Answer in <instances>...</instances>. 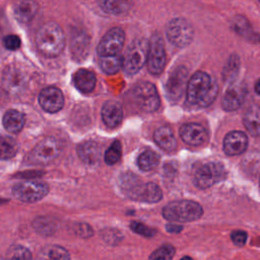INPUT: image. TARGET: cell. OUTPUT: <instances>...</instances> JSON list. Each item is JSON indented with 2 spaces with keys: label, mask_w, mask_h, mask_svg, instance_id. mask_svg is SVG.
<instances>
[{
  "label": "cell",
  "mask_w": 260,
  "mask_h": 260,
  "mask_svg": "<svg viewBox=\"0 0 260 260\" xmlns=\"http://www.w3.org/2000/svg\"><path fill=\"white\" fill-rule=\"evenodd\" d=\"M122 154V147L119 140H115L105 153V161L108 165L116 164Z\"/></svg>",
  "instance_id": "32"
},
{
  "label": "cell",
  "mask_w": 260,
  "mask_h": 260,
  "mask_svg": "<svg viewBox=\"0 0 260 260\" xmlns=\"http://www.w3.org/2000/svg\"><path fill=\"white\" fill-rule=\"evenodd\" d=\"M244 125L249 133L253 136L260 135V107L257 105L250 106L244 114Z\"/></svg>",
  "instance_id": "24"
},
{
  "label": "cell",
  "mask_w": 260,
  "mask_h": 260,
  "mask_svg": "<svg viewBox=\"0 0 260 260\" xmlns=\"http://www.w3.org/2000/svg\"><path fill=\"white\" fill-rule=\"evenodd\" d=\"M36 45L43 55L58 56L65 46V35L62 27L55 21L44 23L36 34Z\"/></svg>",
  "instance_id": "2"
},
{
  "label": "cell",
  "mask_w": 260,
  "mask_h": 260,
  "mask_svg": "<svg viewBox=\"0 0 260 260\" xmlns=\"http://www.w3.org/2000/svg\"><path fill=\"white\" fill-rule=\"evenodd\" d=\"M133 100L136 105L144 112L151 113L159 107V96L155 86L150 82H141L134 86Z\"/></svg>",
  "instance_id": "7"
},
{
  "label": "cell",
  "mask_w": 260,
  "mask_h": 260,
  "mask_svg": "<svg viewBox=\"0 0 260 260\" xmlns=\"http://www.w3.org/2000/svg\"><path fill=\"white\" fill-rule=\"evenodd\" d=\"M99 7L106 13L119 15L127 12L131 6V0H99Z\"/></svg>",
  "instance_id": "25"
},
{
  "label": "cell",
  "mask_w": 260,
  "mask_h": 260,
  "mask_svg": "<svg viewBox=\"0 0 260 260\" xmlns=\"http://www.w3.org/2000/svg\"><path fill=\"white\" fill-rule=\"evenodd\" d=\"M100 67L107 74H115L123 67V58L118 55L100 57Z\"/></svg>",
  "instance_id": "29"
},
{
  "label": "cell",
  "mask_w": 260,
  "mask_h": 260,
  "mask_svg": "<svg viewBox=\"0 0 260 260\" xmlns=\"http://www.w3.org/2000/svg\"><path fill=\"white\" fill-rule=\"evenodd\" d=\"M35 229L39 232V233H42V234H52L54 231H55V223L52 219H49V218H44V217H41V218H38L35 223Z\"/></svg>",
  "instance_id": "34"
},
{
  "label": "cell",
  "mask_w": 260,
  "mask_h": 260,
  "mask_svg": "<svg viewBox=\"0 0 260 260\" xmlns=\"http://www.w3.org/2000/svg\"><path fill=\"white\" fill-rule=\"evenodd\" d=\"M39 103L44 111L48 113H56L63 108L64 96L58 87L49 86L40 92Z\"/></svg>",
  "instance_id": "15"
},
{
  "label": "cell",
  "mask_w": 260,
  "mask_h": 260,
  "mask_svg": "<svg viewBox=\"0 0 260 260\" xmlns=\"http://www.w3.org/2000/svg\"><path fill=\"white\" fill-rule=\"evenodd\" d=\"M187 78H188V70L184 66H179L175 68L170 74L166 89L168 98L172 102H177L182 96L184 90L187 87Z\"/></svg>",
  "instance_id": "13"
},
{
  "label": "cell",
  "mask_w": 260,
  "mask_h": 260,
  "mask_svg": "<svg viewBox=\"0 0 260 260\" xmlns=\"http://www.w3.org/2000/svg\"><path fill=\"white\" fill-rule=\"evenodd\" d=\"M147 69L153 75H159L166 65V51L162 38L158 34L152 35L148 42Z\"/></svg>",
  "instance_id": "9"
},
{
  "label": "cell",
  "mask_w": 260,
  "mask_h": 260,
  "mask_svg": "<svg viewBox=\"0 0 260 260\" xmlns=\"http://www.w3.org/2000/svg\"><path fill=\"white\" fill-rule=\"evenodd\" d=\"M95 82L96 78L94 73L88 69H78L73 75V83L75 87L83 93L92 91L95 86Z\"/></svg>",
  "instance_id": "20"
},
{
  "label": "cell",
  "mask_w": 260,
  "mask_h": 260,
  "mask_svg": "<svg viewBox=\"0 0 260 260\" xmlns=\"http://www.w3.org/2000/svg\"><path fill=\"white\" fill-rule=\"evenodd\" d=\"M77 154L83 162L93 165L100 160L101 148L100 145L92 140L84 141L78 145Z\"/></svg>",
  "instance_id": "22"
},
{
  "label": "cell",
  "mask_w": 260,
  "mask_h": 260,
  "mask_svg": "<svg viewBox=\"0 0 260 260\" xmlns=\"http://www.w3.org/2000/svg\"><path fill=\"white\" fill-rule=\"evenodd\" d=\"M134 178L133 175L131 178L130 175H126L122 180L121 188L128 197L146 203H155L161 199L162 193L158 185L152 182L143 184Z\"/></svg>",
  "instance_id": "3"
},
{
  "label": "cell",
  "mask_w": 260,
  "mask_h": 260,
  "mask_svg": "<svg viewBox=\"0 0 260 260\" xmlns=\"http://www.w3.org/2000/svg\"><path fill=\"white\" fill-rule=\"evenodd\" d=\"M259 183H260V180H259Z\"/></svg>",
  "instance_id": "44"
},
{
  "label": "cell",
  "mask_w": 260,
  "mask_h": 260,
  "mask_svg": "<svg viewBox=\"0 0 260 260\" xmlns=\"http://www.w3.org/2000/svg\"><path fill=\"white\" fill-rule=\"evenodd\" d=\"M75 233L82 238H88L92 235V229L86 223H78L75 225Z\"/></svg>",
  "instance_id": "41"
},
{
  "label": "cell",
  "mask_w": 260,
  "mask_h": 260,
  "mask_svg": "<svg viewBox=\"0 0 260 260\" xmlns=\"http://www.w3.org/2000/svg\"><path fill=\"white\" fill-rule=\"evenodd\" d=\"M130 228L131 230L138 234V235H141V236H144V237H153L154 234H155V231L146 226L145 224L141 223V222H138V221H132L131 224H130Z\"/></svg>",
  "instance_id": "36"
},
{
  "label": "cell",
  "mask_w": 260,
  "mask_h": 260,
  "mask_svg": "<svg viewBox=\"0 0 260 260\" xmlns=\"http://www.w3.org/2000/svg\"><path fill=\"white\" fill-rule=\"evenodd\" d=\"M38 10L39 4L36 0H18L14 5V15L20 22H29Z\"/></svg>",
  "instance_id": "21"
},
{
  "label": "cell",
  "mask_w": 260,
  "mask_h": 260,
  "mask_svg": "<svg viewBox=\"0 0 260 260\" xmlns=\"http://www.w3.org/2000/svg\"><path fill=\"white\" fill-rule=\"evenodd\" d=\"M125 42V34L122 28L114 27L106 32L100 41L96 52L100 57L118 55L123 49Z\"/></svg>",
  "instance_id": "12"
},
{
  "label": "cell",
  "mask_w": 260,
  "mask_h": 260,
  "mask_svg": "<svg viewBox=\"0 0 260 260\" xmlns=\"http://www.w3.org/2000/svg\"><path fill=\"white\" fill-rule=\"evenodd\" d=\"M247 238L248 235L246 232L244 231H235L231 234V239L234 242V244L238 245V246H242L247 242Z\"/></svg>",
  "instance_id": "40"
},
{
  "label": "cell",
  "mask_w": 260,
  "mask_h": 260,
  "mask_svg": "<svg viewBox=\"0 0 260 260\" xmlns=\"http://www.w3.org/2000/svg\"><path fill=\"white\" fill-rule=\"evenodd\" d=\"M222 145L225 154L238 155L247 149L248 137L242 131H232L225 135Z\"/></svg>",
  "instance_id": "17"
},
{
  "label": "cell",
  "mask_w": 260,
  "mask_h": 260,
  "mask_svg": "<svg viewBox=\"0 0 260 260\" xmlns=\"http://www.w3.org/2000/svg\"><path fill=\"white\" fill-rule=\"evenodd\" d=\"M175 255V248L172 245L166 244L161 247H159L158 249H156L155 251H153L150 255H149V259L151 260H168V259H172Z\"/></svg>",
  "instance_id": "33"
},
{
  "label": "cell",
  "mask_w": 260,
  "mask_h": 260,
  "mask_svg": "<svg viewBox=\"0 0 260 260\" xmlns=\"http://www.w3.org/2000/svg\"><path fill=\"white\" fill-rule=\"evenodd\" d=\"M247 93L246 86L243 83H235L231 85L221 101L222 108L225 111H235L237 110L244 102Z\"/></svg>",
  "instance_id": "18"
},
{
  "label": "cell",
  "mask_w": 260,
  "mask_h": 260,
  "mask_svg": "<svg viewBox=\"0 0 260 260\" xmlns=\"http://www.w3.org/2000/svg\"><path fill=\"white\" fill-rule=\"evenodd\" d=\"M166 229L170 233H179L182 230V226L181 225H176V224H167Z\"/></svg>",
  "instance_id": "42"
},
{
  "label": "cell",
  "mask_w": 260,
  "mask_h": 260,
  "mask_svg": "<svg viewBox=\"0 0 260 260\" xmlns=\"http://www.w3.org/2000/svg\"><path fill=\"white\" fill-rule=\"evenodd\" d=\"M155 143L166 151H173L177 146V140L173 130L169 126L157 128L153 134Z\"/></svg>",
  "instance_id": "23"
},
{
  "label": "cell",
  "mask_w": 260,
  "mask_h": 260,
  "mask_svg": "<svg viewBox=\"0 0 260 260\" xmlns=\"http://www.w3.org/2000/svg\"><path fill=\"white\" fill-rule=\"evenodd\" d=\"M18 151L17 141L10 136H0V159H9Z\"/></svg>",
  "instance_id": "30"
},
{
  "label": "cell",
  "mask_w": 260,
  "mask_h": 260,
  "mask_svg": "<svg viewBox=\"0 0 260 260\" xmlns=\"http://www.w3.org/2000/svg\"><path fill=\"white\" fill-rule=\"evenodd\" d=\"M47 256L50 259H69L70 255L69 253L62 247L59 246H53L51 247L48 252H47Z\"/></svg>",
  "instance_id": "38"
},
{
  "label": "cell",
  "mask_w": 260,
  "mask_h": 260,
  "mask_svg": "<svg viewBox=\"0 0 260 260\" xmlns=\"http://www.w3.org/2000/svg\"><path fill=\"white\" fill-rule=\"evenodd\" d=\"M168 40L175 46L183 48L189 45L193 39V28L184 18H174L166 28Z\"/></svg>",
  "instance_id": "10"
},
{
  "label": "cell",
  "mask_w": 260,
  "mask_h": 260,
  "mask_svg": "<svg viewBox=\"0 0 260 260\" xmlns=\"http://www.w3.org/2000/svg\"><path fill=\"white\" fill-rule=\"evenodd\" d=\"M102 119L109 128L117 127L123 118L122 106L116 101H108L102 108Z\"/></svg>",
  "instance_id": "19"
},
{
  "label": "cell",
  "mask_w": 260,
  "mask_h": 260,
  "mask_svg": "<svg viewBox=\"0 0 260 260\" xmlns=\"http://www.w3.org/2000/svg\"><path fill=\"white\" fill-rule=\"evenodd\" d=\"M217 92V83L206 72H195L187 82V101L192 105L207 107L214 101Z\"/></svg>",
  "instance_id": "1"
},
{
  "label": "cell",
  "mask_w": 260,
  "mask_h": 260,
  "mask_svg": "<svg viewBox=\"0 0 260 260\" xmlns=\"http://www.w3.org/2000/svg\"><path fill=\"white\" fill-rule=\"evenodd\" d=\"M182 140L193 146H199L207 140V131L198 123H186L180 129Z\"/></svg>",
  "instance_id": "16"
},
{
  "label": "cell",
  "mask_w": 260,
  "mask_h": 260,
  "mask_svg": "<svg viewBox=\"0 0 260 260\" xmlns=\"http://www.w3.org/2000/svg\"><path fill=\"white\" fill-rule=\"evenodd\" d=\"M3 126L9 132L17 133L24 126V117L17 110H8L3 116Z\"/></svg>",
  "instance_id": "27"
},
{
  "label": "cell",
  "mask_w": 260,
  "mask_h": 260,
  "mask_svg": "<svg viewBox=\"0 0 260 260\" xmlns=\"http://www.w3.org/2000/svg\"><path fill=\"white\" fill-rule=\"evenodd\" d=\"M148 42L145 39H136L128 47L123 58V69L128 75L136 74L147 60Z\"/></svg>",
  "instance_id": "5"
},
{
  "label": "cell",
  "mask_w": 260,
  "mask_h": 260,
  "mask_svg": "<svg viewBox=\"0 0 260 260\" xmlns=\"http://www.w3.org/2000/svg\"><path fill=\"white\" fill-rule=\"evenodd\" d=\"M7 256L10 258H19V259H29L31 257L29 251L22 246H14L8 252Z\"/></svg>",
  "instance_id": "37"
},
{
  "label": "cell",
  "mask_w": 260,
  "mask_h": 260,
  "mask_svg": "<svg viewBox=\"0 0 260 260\" xmlns=\"http://www.w3.org/2000/svg\"><path fill=\"white\" fill-rule=\"evenodd\" d=\"M61 150L62 143L54 137H48L36 145L29 158L32 164L46 165L54 160L60 154Z\"/></svg>",
  "instance_id": "11"
},
{
  "label": "cell",
  "mask_w": 260,
  "mask_h": 260,
  "mask_svg": "<svg viewBox=\"0 0 260 260\" xmlns=\"http://www.w3.org/2000/svg\"><path fill=\"white\" fill-rule=\"evenodd\" d=\"M255 91L257 92V94L260 95V78L256 81V84H255Z\"/></svg>",
  "instance_id": "43"
},
{
  "label": "cell",
  "mask_w": 260,
  "mask_h": 260,
  "mask_svg": "<svg viewBox=\"0 0 260 260\" xmlns=\"http://www.w3.org/2000/svg\"><path fill=\"white\" fill-rule=\"evenodd\" d=\"M203 213L202 206L191 200H177L170 202L162 209L165 218L176 222H188L198 219Z\"/></svg>",
  "instance_id": "4"
},
{
  "label": "cell",
  "mask_w": 260,
  "mask_h": 260,
  "mask_svg": "<svg viewBox=\"0 0 260 260\" xmlns=\"http://www.w3.org/2000/svg\"><path fill=\"white\" fill-rule=\"evenodd\" d=\"M239 67H240L239 57L237 55H232L222 70V78L228 82H231V80H234V78L238 74Z\"/></svg>",
  "instance_id": "31"
},
{
  "label": "cell",
  "mask_w": 260,
  "mask_h": 260,
  "mask_svg": "<svg viewBox=\"0 0 260 260\" xmlns=\"http://www.w3.org/2000/svg\"><path fill=\"white\" fill-rule=\"evenodd\" d=\"M49 192V186L39 181H22L15 184L12 194L22 202H36L44 198Z\"/></svg>",
  "instance_id": "8"
},
{
  "label": "cell",
  "mask_w": 260,
  "mask_h": 260,
  "mask_svg": "<svg viewBox=\"0 0 260 260\" xmlns=\"http://www.w3.org/2000/svg\"><path fill=\"white\" fill-rule=\"evenodd\" d=\"M89 39L83 31H76L72 35L71 39V51L75 58L83 59L88 52Z\"/></svg>",
  "instance_id": "26"
},
{
  "label": "cell",
  "mask_w": 260,
  "mask_h": 260,
  "mask_svg": "<svg viewBox=\"0 0 260 260\" xmlns=\"http://www.w3.org/2000/svg\"><path fill=\"white\" fill-rule=\"evenodd\" d=\"M20 39L16 35H8L3 39V45L6 49L14 51L20 47Z\"/></svg>",
  "instance_id": "39"
},
{
  "label": "cell",
  "mask_w": 260,
  "mask_h": 260,
  "mask_svg": "<svg viewBox=\"0 0 260 260\" xmlns=\"http://www.w3.org/2000/svg\"><path fill=\"white\" fill-rule=\"evenodd\" d=\"M259 1H260V0H259Z\"/></svg>",
  "instance_id": "45"
},
{
  "label": "cell",
  "mask_w": 260,
  "mask_h": 260,
  "mask_svg": "<svg viewBox=\"0 0 260 260\" xmlns=\"http://www.w3.org/2000/svg\"><path fill=\"white\" fill-rule=\"evenodd\" d=\"M1 82L3 88L7 92L11 94H18L24 89L26 78L21 70L10 66L4 70Z\"/></svg>",
  "instance_id": "14"
},
{
  "label": "cell",
  "mask_w": 260,
  "mask_h": 260,
  "mask_svg": "<svg viewBox=\"0 0 260 260\" xmlns=\"http://www.w3.org/2000/svg\"><path fill=\"white\" fill-rule=\"evenodd\" d=\"M233 28L240 35H248L251 30L248 20L243 16H237L233 19Z\"/></svg>",
  "instance_id": "35"
},
{
  "label": "cell",
  "mask_w": 260,
  "mask_h": 260,
  "mask_svg": "<svg viewBox=\"0 0 260 260\" xmlns=\"http://www.w3.org/2000/svg\"><path fill=\"white\" fill-rule=\"evenodd\" d=\"M224 167L217 161H211L198 168L194 175V184L197 188L206 189L222 181L225 177Z\"/></svg>",
  "instance_id": "6"
},
{
  "label": "cell",
  "mask_w": 260,
  "mask_h": 260,
  "mask_svg": "<svg viewBox=\"0 0 260 260\" xmlns=\"http://www.w3.org/2000/svg\"><path fill=\"white\" fill-rule=\"evenodd\" d=\"M158 162H159V155L151 149H146L142 151L137 158V165L139 169L144 172L152 171L157 167Z\"/></svg>",
  "instance_id": "28"
}]
</instances>
